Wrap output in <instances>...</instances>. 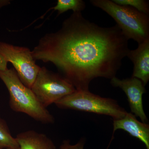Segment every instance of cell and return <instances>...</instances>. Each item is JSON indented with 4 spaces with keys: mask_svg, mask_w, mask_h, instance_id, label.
Returning a JSON list of instances; mask_svg holds the SVG:
<instances>
[{
    "mask_svg": "<svg viewBox=\"0 0 149 149\" xmlns=\"http://www.w3.org/2000/svg\"><path fill=\"white\" fill-rule=\"evenodd\" d=\"M128 41L117 25L101 27L73 13L31 53L35 61L53 63L76 91H88L95 78L116 77L129 50Z\"/></svg>",
    "mask_w": 149,
    "mask_h": 149,
    "instance_id": "6da1fadb",
    "label": "cell"
},
{
    "mask_svg": "<svg viewBox=\"0 0 149 149\" xmlns=\"http://www.w3.org/2000/svg\"><path fill=\"white\" fill-rule=\"evenodd\" d=\"M0 79L8 90L9 105L13 111L23 113L44 124L54 123V116L38 100L32 90L22 83L14 68L0 70Z\"/></svg>",
    "mask_w": 149,
    "mask_h": 149,
    "instance_id": "7a4b0ae2",
    "label": "cell"
},
{
    "mask_svg": "<svg viewBox=\"0 0 149 149\" xmlns=\"http://www.w3.org/2000/svg\"><path fill=\"white\" fill-rule=\"evenodd\" d=\"M93 5L101 9L116 22V25L128 40L141 44L149 39V15L128 6L110 0H91Z\"/></svg>",
    "mask_w": 149,
    "mask_h": 149,
    "instance_id": "3957f363",
    "label": "cell"
},
{
    "mask_svg": "<svg viewBox=\"0 0 149 149\" xmlns=\"http://www.w3.org/2000/svg\"><path fill=\"white\" fill-rule=\"evenodd\" d=\"M62 109H70L109 116L113 120L121 119L127 112L113 99L103 97L89 91H76L54 103Z\"/></svg>",
    "mask_w": 149,
    "mask_h": 149,
    "instance_id": "277c9868",
    "label": "cell"
},
{
    "mask_svg": "<svg viewBox=\"0 0 149 149\" xmlns=\"http://www.w3.org/2000/svg\"><path fill=\"white\" fill-rule=\"evenodd\" d=\"M31 89L46 108L76 91L62 75L50 71L45 67L40 68Z\"/></svg>",
    "mask_w": 149,
    "mask_h": 149,
    "instance_id": "5b68a950",
    "label": "cell"
},
{
    "mask_svg": "<svg viewBox=\"0 0 149 149\" xmlns=\"http://www.w3.org/2000/svg\"><path fill=\"white\" fill-rule=\"evenodd\" d=\"M0 54L12 64L22 83L31 89L41 67L36 64L29 48L0 42Z\"/></svg>",
    "mask_w": 149,
    "mask_h": 149,
    "instance_id": "8992f818",
    "label": "cell"
},
{
    "mask_svg": "<svg viewBox=\"0 0 149 149\" xmlns=\"http://www.w3.org/2000/svg\"><path fill=\"white\" fill-rule=\"evenodd\" d=\"M111 84L122 89L127 96L132 113L140 117L142 122L146 123L148 119L143 104V95L146 90L143 82L136 77L120 80L115 77L111 79Z\"/></svg>",
    "mask_w": 149,
    "mask_h": 149,
    "instance_id": "52a82bcc",
    "label": "cell"
},
{
    "mask_svg": "<svg viewBox=\"0 0 149 149\" xmlns=\"http://www.w3.org/2000/svg\"><path fill=\"white\" fill-rule=\"evenodd\" d=\"M126 56L134 65L132 77L141 80L145 86L149 80V39L139 44L136 49H129Z\"/></svg>",
    "mask_w": 149,
    "mask_h": 149,
    "instance_id": "ba28073f",
    "label": "cell"
},
{
    "mask_svg": "<svg viewBox=\"0 0 149 149\" xmlns=\"http://www.w3.org/2000/svg\"><path fill=\"white\" fill-rule=\"evenodd\" d=\"M113 134L118 129H122L142 141L147 149H149V125L137 120L131 113H126L121 119L113 120Z\"/></svg>",
    "mask_w": 149,
    "mask_h": 149,
    "instance_id": "9c48e42d",
    "label": "cell"
},
{
    "mask_svg": "<svg viewBox=\"0 0 149 149\" xmlns=\"http://www.w3.org/2000/svg\"><path fill=\"white\" fill-rule=\"evenodd\" d=\"M15 139L19 149H56L53 142L47 135L34 130L19 133Z\"/></svg>",
    "mask_w": 149,
    "mask_h": 149,
    "instance_id": "30bf717a",
    "label": "cell"
},
{
    "mask_svg": "<svg viewBox=\"0 0 149 149\" xmlns=\"http://www.w3.org/2000/svg\"><path fill=\"white\" fill-rule=\"evenodd\" d=\"M19 147L15 138L12 136L5 120L0 118V149Z\"/></svg>",
    "mask_w": 149,
    "mask_h": 149,
    "instance_id": "8fae6325",
    "label": "cell"
},
{
    "mask_svg": "<svg viewBox=\"0 0 149 149\" xmlns=\"http://www.w3.org/2000/svg\"><path fill=\"white\" fill-rule=\"evenodd\" d=\"M85 3L82 0H58L53 9L57 10L58 15L67 11L72 10L73 13L81 12L85 9Z\"/></svg>",
    "mask_w": 149,
    "mask_h": 149,
    "instance_id": "7c38bea8",
    "label": "cell"
},
{
    "mask_svg": "<svg viewBox=\"0 0 149 149\" xmlns=\"http://www.w3.org/2000/svg\"><path fill=\"white\" fill-rule=\"evenodd\" d=\"M113 2L121 6H128L149 15V2L145 0H112Z\"/></svg>",
    "mask_w": 149,
    "mask_h": 149,
    "instance_id": "4fadbf2b",
    "label": "cell"
},
{
    "mask_svg": "<svg viewBox=\"0 0 149 149\" xmlns=\"http://www.w3.org/2000/svg\"><path fill=\"white\" fill-rule=\"evenodd\" d=\"M84 143L82 141L75 145H71L68 141H64L60 147V149H83Z\"/></svg>",
    "mask_w": 149,
    "mask_h": 149,
    "instance_id": "5bb4252c",
    "label": "cell"
},
{
    "mask_svg": "<svg viewBox=\"0 0 149 149\" xmlns=\"http://www.w3.org/2000/svg\"><path fill=\"white\" fill-rule=\"evenodd\" d=\"M8 62L0 54V70L4 71L8 69Z\"/></svg>",
    "mask_w": 149,
    "mask_h": 149,
    "instance_id": "9a60e30c",
    "label": "cell"
},
{
    "mask_svg": "<svg viewBox=\"0 0 149 149\" xmlns=\"http://www.w3.org/2000/svg\"><path fill=\"white\" fill-rule=\"evenodd\" d=\"M10 4V1L9 0H0V8Z\"/></svg>",
    "mask_w": 149,
    "mask_h": 149,
    "instance_id": "2e32d148",
    "label": "cell"
},
{
    "mask_svg": "<svg viewBox=\"0 0 149 149\" xmlns=\"http://www.w3.org/2000/svg\"><path fill=\"white\" fill-rule=\"evenodd\" d=\"M19 149V147H17V148H6L3 149Z\"/></svg>",
    "mask_w": 149,
    "mask_h": 149,
    "instance_id": "e0dca14e",
    "label": "cell"
}]
</instances>
